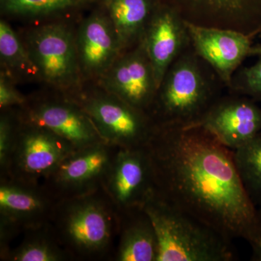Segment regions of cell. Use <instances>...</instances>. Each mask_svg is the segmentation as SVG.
I'll list each match as a JSON object with an SVG mask.
<instances>
[{"instance_id":"9a60e30c","label":"cell","mask_w":261,"mask_h":261,"mask_svg":"<svg viewBox=\"0 0 261 261\" xmlns=\"http://www.w3.org/2000/svg\"><path fill=\"white\" fill-rule=\"evenodd\" d=\"M186 23L194 50L228 88L237 70L249 57L253 38L233 29Z\"/></svg>"},{"instance_id":"52a82bcc","label":"cell","mask_w":261,"mask_h":261,"mask_svg":"<svg viewBox=\"0 0 261 261\" xmlns=\"http://www.w3.org/2000/svg\"><path fill=\"white\" fill-rule=\"evenodd\" d=\"M74 150L66 140L45 127L29 121L18 108L14 142L6 168L0 178L42 183Z\"/></svg>"},{"instance_id":"3957f363","label":"cell","mask_w":261,"mask_h":261,"mask_svg":"<svg viewBox=\"0 0 261 261\" xmlns=\"http://www.w3.org/2000/svg\"><path fill=\"white\" fill-rule=\"evenodd\" d=\"M119 214L102 188L57 202L50 224L72 260L113 258Z\"/></svg>"},{"instance_id":"7c38bea8","label":"cell","mask_w":261,"mask_h":261,"mask_svg":"<svg viewBox=\"0 0 261 261\" xmlns=\"http://www.w3.org/2000/svg\"><path fill=\"white\" fill-rule=\"evenodd\" d=\"M102 189L118 214L143 207L153 191L152 170L145 147L118 149Z\"/></svg>"},{"instance_id":"f546056e","label":"cell","mask_w":261,"mask_h":261,"mask_svg":"<svg viewBox=\"0 0 261 261\" xmlns=\"http://www.w3.org/2000/svg\"><path fill=\"white\" fill-rule=\"evenodd\" d=\"M258 37L261 38V32L260 33V34H259Z\"/></svg>"},{"instance_id":"e0dca14e","label":"cell","mask_w":261,"mask_h":261,"mask_svg":"<svg viewBox=\"0 0 261 261\" xmlns=\"http://www.w3.org/2000/svg\"><path fill=\"white\" fill-rule=\"evenodd\" d=\"M140 41L152 63L158 87L173 61L191 44L186 21L161 0L156 3Z\"/></svg>"},{"instance_id":"603a6c76","label":"cell","mask_w":261,"mask_h":261,"mask_svg":"<svg viewBox=\"0 0 261 261\" xmlns=\"http://www.w3.org/2000/svg\"><path fill=\"white\" fill-rule=\"evenodd\" d=\"M233 151L235 166L244 188L261 213V132Z\"/></svg>"},{"instance_id":"5bb4252c","label":"cell","mask_w":261,"mask_h":261,"mask_svg":"<svg viewBox=\"0 0 261 261\" xmlns=\"http://www.w3.org/2000/svg\"><path fill=\"white\" fill-rule=\"evenodd\" d=\"M185 21L233 29L252 38L261 32V0H161Z\"/></svg>"},{"instance_id":"9c48e42d","label":"cell","mask_w":261,"mask_h":261,"mask_svg":"<svg viewBox=\"0 0 261 261\" xmlns=\"http://www.w3.org/2000/svg\"><path fill=\"white\" fill-rule=\"evenodd\" d=\"M19 110L29 121L50 130L75 149L105 142L83 108L60 92L47 89L31 94Z\"/></svg>"},{"instance_id":"5b68a950","label":"cell","mask_w":261,"mask_h":261,"mask_svg":"<svg viewBox=\"0 0 261 261\" xmlns=\"http://www.w3.org/2000/svg\"><path fill=\"white\" fill-rule=\"evenodd\" d=\"M75 27L56 18L25 29L20 34L47 89L70 95L83 86L75 39Z\"/></svg>"},{"instance_id":"8992f818","label":"cell","mask_w":261,"mask_h":261,"mask_svg":"<svg viewBox=\"0 0 261 261\" xmlns=\"http://www.w3.org/2000/svg\"><path fill=\"white\" fill-rule=\"evenodd\" d=\"M68 97L88 114L105 142L120 148L145 147L157 128L148 113L108 92L96 82H84L80 90Z\"/></svg>"},{"instance_id":"f1b7e54d","label":"cell","mask_w":261,"mask_h":261,"mask_svg":"<svg viewBox=\"0 0 261 261\" xmlns=\"http://www.w3.org/2000/svg\"><path fill=\"white\" fill-rule=\"evenodd\" d=\"M88 5H99L107 2L108 0H87Z\"/></svg>"},{"instance_id":"ffe728a7","label":"cell","mask_w":261,"mask_h":261,"mask_svg":"<svg viewBox=\"0 0 261 261\" xmlns=\"http://www.w3.org/2000/svg\"><path fill=\"white\" fill-rule=\"evenodd\" d=\"M0 65L17 84L42 83L37 65L20 37L7 20H0Z\"/></svg>"},{"instance_id":"6da1fadb","label":"cell","mask_w":261,"mask_h":261,"mask_svg":"<svg viewBox=\"0 0 261 261\" xmlns=\"http://www.w3.org/2000/svg\"><path fill=\"white\" fill-rule=\"evenodd\" d=\"M145 149L156 195L231 241L256 245L261 213L244 188L232 149L199 124L157 126Z\"/></svg>"},{"instance_id":"44dd1931","label":"cell","mask_w":261,"mask_h":261,"mask_svg":"<svg viewBox=\"0 0 261 261\" xmlns=\"http://www.w3.org/2000/svg\"><path fill=\"white\" fill-rule=\"evenodd\" d=\"M21 243L11 248L8 261H68L69 254L62 246L50 223L24 232Z\"/></svg>"},{"instance_id":"4fadbf2b","label":"cell","mask_w":261,"mask_h":261,"mask_svg":"<svg viewBox=\"0 0 261 261\" xmlns=\"http://www.w3.org/2000/svg\"><path fill=\"white\" fill-rule=\"evenodd\" d=\"M96 83L147 113L159 89L152 63L142 41L122 53Z\"/></svg>"},{"instance_id":"ba28073f","label":"cell","mask_w":261,"mask_h":261,"mask_svg":"<svg viewBox=\"0 0 261 261\" xmlns=\"http://www.w3.org/2000/svg\"><path fill=\"white\" fill-rule=\"evenodd\" d=\"M57 202L42 183L0 178L1 260H5L10 244L19 234L51 222Z\"/></svg>"},{"instance_id":"d6986e66","label":"cell","mask_w":261,"mask_h":261,"mask_svg":"<svg viewBox=\"0 0 261 261\" xmlns=\"http://www.w3.org/2000/svg\"><path fill=\"white\" fill-rule=\"evenodd\" d=\"M158 0H108L106 8L118 36L122 51L142 39Z\"/></svg>"},{"instance_id":"30bf717a","label":"cell","mask_w":261,"mask_h":261,"mask_svg":"<svg viewBox=\"0 0 261 261\" xmlns=\"http://www.w3.org/2000/svg\"><path fill=\"white\" fill-rule=\"evenodd\" d=\"M119 148L102 142L75 149L42 182L43 186L57 202L97 191L102 188Z\"/></svg>"},{"instance_id":"83f0119b","label":"cell","mask_w":261,"mask_h":261,"mask_svg":"<svg viewBox=\"0 0 261 261\" xmlns=\"http://www.w3.org/2000/svg\"><path fill=\"white\" fill-rule=\"evenodd\" d=\"M249 56H261V44H252L249 51Z\"/></svg>"},{"instance_id":"d4e9b609","label":"cell","mask_w":261,"mask_h":261,"mask_svg":"<svg viewBox=\"0 0 261 261\" xmlns=\"http://www.w3.org/2000/svg\"><path fill=\"white\" fill-rule=\"evenodd\" d=\"M18 123V108L3 110L0 113V174L4 173Z\"/></svg>"},{"instance_id":"ac0fdd59","label":"cell","mask_w":261,"mask_h":261,"mask_svg":"<svg viewBox=\"0 0 261 261\" xmlns=\"http://www.w3.org/2000/svg\"><path fill=\"white\" fill-rule=\"evenodd\" d=\"M118 243L113 260L157 261L159 243L153 224L143 207L120 213Z\"/></svg>"},{"instance_id":"cb8c5ba5","label":"cell","mask_w":261,"mask_h":261,"mask_svg":"<svg viewBox=\"0 0 261 261\" xmlns=\"http://www.w3.org/2000/svg\"><path fill=\"white\" fill-rule=\"evenodd\" d=\"M228 89L231 94L261 102V56L255 64L235 73Z\"/></svg>"},{"instance_id":"7402d4cb","label":"cell","mask_w":261,"mask_h":261,"mask_svg":"<svg viewBox=\"0 0 261 261\" xmlns=\"http://www.w3.org/2000/svg\"><path fill=\"white\" fill-rule=\"evenodd\" d=\"M86 6L87 0H0L2 14L25 19L58 18Z\"/></svg>"},{"instance_id":"277c9868","label":"cell","mask_w":261,"mask_h":261,"mask_svg":"<svg viewBox=\"0 0 261 261\" xmlns=\"http://www.w3.org/2000/svg\"><path fill=\"white\" fill-rule=\"evenodd\" d=\"M143 209L157 235V261L236 260L232 241L170 205L153 191L147 197Z\"/></svg>"},{"instance_id":"7a4b0ae2","label":"cell","mask_w":261,"mask_h":261,"mask_svg":"<svg viewBox=\"0 0 261 261\" xmlns=\"http://www.w3.org/2000/svg\"><path fill=\"white\" fill-rule=\"evenodd\" d=\"M226 87L192 44L173 61L158 89L148 114L157 126L197 124Z\"/></svg>"},{"instance_id":"4316f807","label":"cell","mask_w":261,"mask_h":261,"mask_svg":"<svg viewBox=\"0 0 261 261\" xmlns=\"http://www.w3.org/2000/svg\"><path fill=\"white\" fill-rule=\"evenodd\" d=\"M253 260L261 261V233L258 241L253 247Z\"/></svg>"},{"instance_id":"484cf974","label":"cell","mask_w":261,"mask_h":261,"mask_svg":"<svg viewBox=\"0 0 261 261\" xmlns=\"http://www.w3.org/2000/svg\"><path fill=\"white\" fill-rule=\"evenodd\" d=\"M18 84L9 75L0 70V110L22 108L25 106L28 96L17 88Z\"/></svg>"},{"instance_id":"8fae6325","label":"cell","mask_w":261,"mask_h":261,"mask_svg":"<svg viewBox=\"0 0 261 261\" xmlns=\"http://www.w3.org/2000/svg\"><path fill=\"white\" fill-rule=\"evenodd\" d=\"M75 47L84 82H97L123 51L112 21L102 5H96L75 27Z\"/></svg>"},{"instance_id":"2e32d148","label":"cell","mask_w":261,"mask_h":261,"mask_svg":"<svg viewBox=\"0 0 261 261\" xmlns=\"http://www.w3.org/2000/svg\"><path fill=\"white\" fill-rule=\"evenodd\" d=\"M197 124L234 150L261 132V108L245 96H221Z\"/></svg>"}]
</instances>
